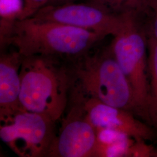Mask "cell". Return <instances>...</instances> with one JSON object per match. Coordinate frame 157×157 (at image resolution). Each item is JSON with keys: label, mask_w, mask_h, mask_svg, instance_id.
I'll use <instances>...</instances> for the list:
<instances>
[{"label": "cell", "mask_w": 157, "mask_h": 157, "mask_svg": "<svg viewBox=\"0 0 157 157\" xmlns=\"http://www.w3.org/2000/svg\"><path fill=\"white\" fill-rule=\"evenodd\" d=\"M105 37L83 29L31 17L17 21L6 45L14 46L22 56L65 58L74 62Z\"/></svg>", "instance_id": "6da1fadb"}, {"label": "cell", "mask_w": 157, "mask_h": 157, "mask_svg": "<svg viewBox=\"0 0 157 157\" xmlns=\"http://www.w3.org/2000/svg\"><path fill=\"white\" fill-rule=\"evenodd\" d=\"M58 62L52 56H22L20 69L21 108L55 122L66 109L72 85L70 71Z\"/></svg>", "instance_id": "7a4b0ae2"}, {"label": "cell", "mask_w": 157, "mask_h": 157, "mask_svg": "<svg viewBox=\"0 0 157 157\" xmlns=\"http://www.w3.org/2000/svg\"><path fill=\"white\" fill-rule=\"evenodd\" d=\"M70 72L75 84V100L95 98L137 112L132 87L109 48L78 58Z\"/></svg>", "instance_id": "3957f363"}, {"label": "cell", "mask_w": 157, "mask_h": 157, "mask_svg": "<svg viewBox=\"0 0 157 157\" xmlns=\"http://www.w3.org/2000/svg\"><path fill=\"white\" fill-rule=\"evenodd\" d=\"M141 17L126 14L122 28L113 36L109 48L132 87L138 114L147 119V34Z\"/></svg>", "instance_id": "277c9868"}, {"label": "cell", "mask_w": 157, "mask_h": 157, "mask_svg": "<svg viewBox=\"0 0 157 157\" xmlns=\"http://www.w3.org/2000/svg\"><path fill=\"white\" fill-rule=\"evenodd\" d=\"M0 138L17 155L47 157L54 124L45 115L23 109L0 112Z\"/></svg>", "instance_id": "5b68a950"}, {"label": "cell", "mask_w": 157, "mask_h": 157, "mask_svg": "<svg viewBox=\"0 0 157 157\" xmlns=\"http://www.w3.org/2000/svg\"><path fill=\"white\" fill-rule=\"evenodd\" d=\"M126 15H116L87 2L47 5L32 17L83 29L105 37L115 36L124 25Z\"/></svg>", "instance_id": "8992f818"}, {"label": "cell", "mask_w": 157, "mask_h": 157, "mask_svg": "<svg viewBox=\"0 0 157 157\" xmlns=\"http://www.w3.org/2000/svg\"><path fill=\"white\" fill-rule=\"evenodd\" d=\"M75 104L62 123L47 157H96L97 133L81 105Z\"/></svg>", "instance_id": "52a82bcc"}, {"label": "cell", "mask_w": 157, "mask_h": 157, "mask_svg": "<svg viewBox=\"0 0 157 157\" xmlns=\"http://www.w3.org/2000/svg\"><path fill=\"white\" fill-rule=\"evenodd\" d=\"M81 105L90 123L95 129H109L127 135L137 141L151 140L154 130L137 118L133 112L112 107L95 98L75 100Z\"/></svg>", "instance_id": "ba28073f"}, {"label": "cell", "mask_w": 157, "mask_h": 157, "mask_svg": "<svg viewBox=\"0 0 157 157\" xmlns=\"http://www.w3.org/2000/svg\"><path fill=\"white\" fill-rule=\"evenodd\" d=\"M22 60V56L17 51L1 55L0 112L22 109L19 101Z\"/></svg>", "instance_id": "9c48e42d"}, {"label": "cell", "mask_w": 157, "mask_h": 157, "mask_svg": "<svg viewBox=\"0 0 157 157\" xmlns=\"http://www.w3.org/2000/svg\"><path fill=\"white\" fill-rule=\"evenodd\" d=\"M147 34L148 72L149 90L147 107V117L157 130V40Z\"/></svg>", "instance_id": "30bf717a"}, {"label": "cell", "mask_w": 157, "mask_h": 157, "mask_svg": "<svg viewBox=\"0 0 157 157\" xmlns=\"http://www.w3.org/2000/svg\"><path fill=\"white\" fill-rule=\"evenodd\" d=\"M22 0H0V42L6 45L22 10Z\"/></svg>", "instance_id": "8fae6325"}, {"label": "cell", "mask_w": 157, "mask_h": 157, "mask_svg": "<svg viewBox=\"0 0 157 157\" xmlns=\"http://www.w3.org/2000/svg\"><path fill=\"white\" fill-rule=\"evenodd\" d=\"M116 15L135 13L144 15L148 0H86Z\"/></svg>", "instance_id": "7c38bea8"}, {"label": "cell", "mask_w": 157, "mask_h": 157, "mask_svg": "<svg viewBox=\"0 0 157 157\" xmlns=\"http://www.w3.org/2000/svg\"><path fill=\"white\" fill-rule=\"evenodd\" d=\"M144 15L149 17L147 32L157 40V0H148Z\"/></svg>", "instance_id": "4fadbf2b"}, {"label": "cell", "mask_w": 157, "mask_h": 157, "mask_svg": "<svg viewBox=\"0 0 157 157\" xmlns=\"http://www.w3.org/2000/svg\"><path fill=\"white\" fill-rule=\"evenodd\" d=\"M49 0H23L22 10L18 20L33 17L34 15L48 4Z\"/></svg>", "instance_id": "5bb4252c"}, {"label": "cell", "mask_w": 157, "mask_h": 157, "mask_svg": "<svg viewBox=\"0 0 157 157\" xmlns=\"http://www.w3.org/2000/svg\"><path fill=\"white\" fill-rule=\"evenodd\" d=\"M76 0H49L47 5H63L75 2Z\"/></svg>", "instance_id": "9a60e30c"}, {"label": "cell", "mask_w": 157, "mask_h": 157, "mask_svg": "<svg viewBox=\"0 0 157 157\" xmlns=\"http://www.w3.org/2000/svg\"><path fill=\"white\" fill-rule=\"evenodd\" d=\"M152 157H157V149H154Z\"/></svg>", "instance_id": "2e32d148"}]
</instances>
